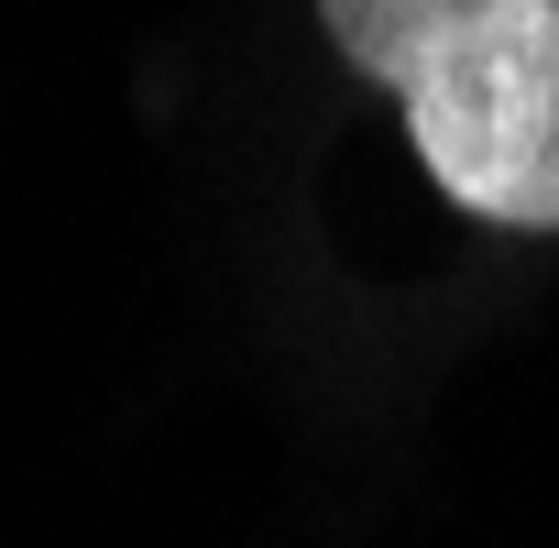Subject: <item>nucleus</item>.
Returning <instances> with one entry per match:
<instances>
[{
	"instance_id": "1",
	"label": "nucleus",
	"mask_w": 559,
	"mask_h": 548,
	"mask_svg": "<svg viewBox=\"0 0 559 548\" xmlns=\"http://www.w3.org/2000/svg\"><path fill=\"white\" fill-rule=\"evenodd\" d=\"M319 23L406 110L450 209L559 230V0H319Z\"/></svg>"
}]
</instances>
